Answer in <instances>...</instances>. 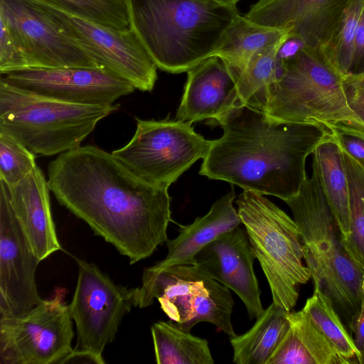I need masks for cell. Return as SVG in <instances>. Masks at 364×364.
I'll use <instances>...</instances> for the list:
<instances>
[{"mask_svg": "<svg viewBox=\"0 0 364 364\" xmlns=\"http://www.w3.org/2000/svg\"><path fill=\"white\" fill-rule=\"evenodd\" d=\"M48 184L60 204L131 264L168 240V188L144 181L112 153L92 145L61 153L48 165Z\"/></svg>", "mask_w": 364, "mask_h": 364, "instance_id": "cell-1", "label": "cell"}, {"mask_svg": "<svg viewBox=\"0 0 364 364\" xmlns=\"http://www.w3.org/2000/svg\"><path fill=\"white\" fill-rule=\"evenodd\" d=\"M217 124L223 134L213 140L199 173L284 201L296 196L306 179L307 157L333 135L318 126L277 123L243 104Z\"/></svg>", "mask_w": 364, "mask_h": 364, "instance_id": "cell-2", "label": "cell"}, {"mask_svg": "<svg viewBox=\"0 0 364 364\" xmlns=\"http://www.w3.org/2000/svg\"><path fill=\"white\" fill-rule=\"evenodd\" d=\"M129 28L158 68L188 72L213 56L240 15L225 0H125Z\"/></svg>", "mask_w": 364, "mask_h": 364, "instance_id": "cell-3", "label": "cell"}, {"mask_svg": "<svg viewBox=\"0 0 364 364\" xmlns=\"http://www.w3.org/2000/svg\"><path fill=\"white\" fill-rule=\"evenodd\" d=\"M278 62L279 75L263 111L269 119L364 137V123L349 107L343 77L319 50L304 46Z\"/></svg>", "mask_w": 364, "mask_h": 364, "instance_id": "cell-4", "label": "cell"}, {"mask_svg": "<svg viewBox=\"0 0 364 364\" xmlns=\"http://www.w3.org/2000/svg\"><path fill=\"white\" fill-rule=\"evenodd\" d=\"M311 166V174L299 192L284 202L298 226L304 259L314 288L321 289L331 299L350 325L360 311L364 272L346 252L317 170Z\"/></svg>", "mask_w": 364, "mask_h": 364, "instance_id": "cell-5", "label": "cell"}, {"mask_svg": "<svg viewBox=\"0 0 364 364\" xmlns=\"http://www.w3.org/2000/svg\"><path fill=\"white\" fill-rule=\"evenodd\" d=\"M119 104H73L39 95L0 78V131L35 154L53 156L80 146Z\"/></svg>", "mask_w": 364, "mask_h": 364, "instance_id": "cell-6", "label": "cell"}, {"mask_svg": "<svg viewBox=\"0 0 364 364\" xmlns=\"http://www.w3.org/2000/svg\"><path fill=\"white\" fill-rule=\"evenodd\" d=\"M253 255L270 287L272 302L291 311L299 287L311 279L304 264V249L294 220L263 195L243 191L236 200Z\"/></svg>", "mask_w": 364, "mask_h": 364, "instance_id": "cell-7", "label": "cell"}, {"mask_svg": "<svg viewBox=\"0 0 364 364\" xmlns=\"http://www.w3.org/2000/svg\"><path fill=\"white\" fill-rule=\"evenodd\" d=\"M157 299L171 323L191 332L200 322L215 325L230 337L236 336L231 321L234 300L230 289L197 265L144 269L135 288L134 306L148 307Z\"/></svg>", "mask_w": 364, "mask_h": 364, "instance_id": "cell-8", "label": "cell"}, {"mask_svg": "<svg viewBox=\"0 0 364 364\" xmlns=\"http://www.w3.org/2000/svg\"><path fill=\"white\" fill-rule=\"evenodd\" d=\"M136 120L133 137L112 154L154 186L168 188L195 162L205 157L213 143L196 133L189 122L168 117Z\"/></svg>", "mask_w": 364, "mask_h": 364, "instance_id": "cell-9", "label": "cell"}, {"mask_svg": "<svg viewBox=\"0 0 364 364\" xmlns=\"http://www.w3.org/2000/svg\"><path fill=\"white\" fill-rule=\"evenodd\" d=\"M72 320L62 291L24 314L0 318V363L60 364L73 350Z\"/></svg>", "mask_w": 364, "mask_h": 364, "instance_id": "cell-10", "label": "cell"}, {"mask_svg": "<svg viewBox=\"0 0 364 364\" xmlns=\"http://www.w3.org/2000/svg\"><path fill=\"white\" fill-rule=\"evenodd\" d=\"M29 1L45 10L65 33L97 63L129 82L135 89L150 92L157 79V66L136 35L70 14L47 3Z\"/></svg>", "mask_w": 364, "mask_h": 364, "instance_id": "cell-11", "label": "cell"}, {"mask_svg": "<svg viewBox=\"0 0 364 364\" xmlns=\"http://www.w3.org/2000/svg\"><path fill=\"white\" fill-rule=\"evenodd\" d=\"M77 284L68 305L77 330L73 349L102 356L134 306L135 288L116 284L92 263L77 259Z\"/></svg>", "mask_w": 364, "mask_h": 364, "instance_id": "cell-12", "label": "cell"}, {"mask_svg": "<svg viewBox=\"0 0 364 364\" xmlns=\"http://www.w3.org/2000/svg\"><path fill=\"white\" fill-rule=\"evenodd\" d=\"M0 18L28 68H103L76 45L45 10L27 0H0Z\"/></svg>", "mask_w": 364, "mask_h": 364, "instance_id": "cell-13", "label": "cell"}, {"mask_svg": "<svg viewBox=\"0 0 364 364\" xmlns=\"http://www.w3.org/2000/svg\"><path fill=\"white\" fill-rule=\"evenodd\" d=\"M8 84L60 101L109 105L135 90L127 80L105 68H26L1 75Z\"/></svg>", "mask_w": 364, "mask_h": 364, "instance_id": "cell-14", "label": "cell"}, {"mask_svg": "<svg viewBox=\"0 0 364 364\" xmlns=\"http://www.w3.org/2000/svg\"><path fill=\"white\" fill-rule=\"evenodd\" d=\"M40 262L0 181V318L24 314L43 301L35 279Z\"/></svg>", "mask_w": 364, "mask_h": 364, "instance_id": "cell-15", "label": "cell"}, {"mask_svg": "<svg viewBox=\"0 0 364 364\" xmlns=\"http://www.w3.org/2000/svg\"><path fill=\"white\" fill-rule=\"evenodd\" d=\"M255 258L246 230L240 226L219 235L195 256L196 265L240 297L250 320L264 310L254 272Z\"/></svg>", "mask_w": 364, "mask_h": 364, "instance_id": "cell-16", "label": "cell"}, {"mask_svg": "<svg viewBox=\"0 0 364 364\" xmlns=\"http://www.w3.org/2000/svg\"><path fill=\"white\" fill-rule=\"evenodd\" d=\"M350 0H267L253 4L245 18L278 29L306 46L321 50L334 32Z\"/></svg>", "mask_w": 364, "mask_h": 364, "instance_id": "cell-17", "label": "cell"}, {"mask_svg": "<svg viewBox=\"0 0 364 364\" xmlns=\"http://www.w3.org/2000/svg\"><path fill=\"white\" fill-rule=\"evenodd\" d=\"M176 119L194 122L221 120L242 105L237 85L228 65L210 56L190 69Z\"/></svg>", "mask_w": 364, "mask_h": 364, "instance_id": "cell-18", "label": "cell"}, {"mask_svg": "<svg viewBox=\"0 0 364 364\" xmlns=\"http://www.w3.org/2000/svg\"><path fill=\"white\" fill-rule=\"evenodd\" d=\"M6 187L14 214L37 258L42 261L60 250L48 180L42 170L36 166L19 182Z\"/></svg>", "mask_w": 364, "mask_h": 364, "instance_id": "cell-19", "label": "cell"}, {"mask_svg": "<svg viewBox=\"0 0 364 364\" xmlns=\"http://www.w3.org/2000/svg\"><path fill=\"white\" fill-rule=\"evenodd\" d=\"M235 197L232 188L212 205L207 214L196 218L191 224L180 225L178 236L166 242V257L148 269L159 271L176 265H195V256L204 246L241 224L237 210L232 205Z\"/></svg>", "mask_w": 364, "mask_h": 364, "instance_id": "cell-20", "label": "cell"}, {"mask_svg": "<svg viewBox=\"0 0 364 364\" xmlns=\"http://www.w3.org/2000/svg\"><path fill=\"white\" fill-rule=\"evenodd\" d=\"M287 315L289 329L267 364H346L303 309Z\"/></svg>", "mask_w": 364, "mask_h": 364, "instance_id": "cell-21", "label": "cell"}, {"mask_svg": "<svg viewBox=\"0 0 364 364\" xmlns=\"http://www.w3.org/2000/svg\"><path fill=\"white\" fill-rule=\"evenodd\" d=\"M321 188L340 231L341 241L350 235V196L343 151L333 134L313 153Z\"/></svg>", "mask_w": 364, "mask_h": 364, "instance_id": "cell-22", "label": "cell"}, {"mask_svg": "<svg viewBox=\"0 0 364 364\" xmlns=\"http://www.w3.org/2000/svg\"><path fill=\"white\" fill-rule=\"evenodd\" d=\"M287 311L273 302L256 318L252 327L230 337L232 362L236 364H267L289 329Z\"/></svg>", "mask_w": 364, "mask_h": 364, "instance_id": "cell-23", "label": "cell"}, {"mask_svg": "<svg viewBox=\"0 0 364 364\" xmlns=\"http://www.w3.org/2000/svg\"><path fill=\"white\" fill-rule=\"evenodd\" d=\"M289 31L274 43L257 50L238 72H231L242 104L264 111L270 89L279 75L278 50Z\"/></svg>", "mask_w": 364, "mask_h": 364, "instance_id": "cell-24", "label": "cell"}, {"mask_svg": "<svg viewBox=\"0 0 364 364\" xmlns=\"http://www.w3.org/2000/svg\"><path fill=\"white\" fill-rule=\"evenodd\" d=\"M289 31L256 23L239 15L228 28L213 56L220 58L231 72L241 70L259 49L274 43Z\"/></svg>", "mask_w": 364, "mask_h": 364, "instance_id": "cell-25", "label": "cell"}, {"mask_svg": "<svg viewBox=\"0 0 364 364\" xmlns=\"http://www.w3.org/2000/svg\"><path fill=\"white\" fill-rule=\"evenodd\" d=\"M158 364H213L208 342L173 325L168 320L151 328Z\"/></svg>", "mask_w": 364, "mask_h": 364, "instance_id": "cell-26", "label": "cell"}, {"mask_svg": "<svg viewBox=\"0 0 364 364\" xmlns=\"http://www.w3.org/2000/svg\"><path fill=\"white\" fill-rule=\"evenodd\" d=\"M303 310L346 364L362 363V355L343 324L331 299L314 288Z\"/></svg>", "mask_w": 364, "mask_h": 364, "instance_id": "cell-27", "label": "cell"}, {"mask_svg": "<svg viewBox=\"0 0 364 364\" xmlns=\"http://www.w3.org/2000/svg\"><path fill=\"white\" fill-rule=\"evenodd\" d=\"M343 155L349 187L350 232L341 243L350 260L364 272V170L343 151Z\"/></svg>", "mask_w": 364, "mask_h": 364, "instance_id": "cell-28", "label": "cell"}, {"mask_svg": "<svg viewBox=\"0 0 364 364\" xmlns=\"http://www.w3.org/2000/svg\"><path fill=\"white\" fill-rule=\"evenodd\" d=\"M364 0H350L334 32L320 50L328 64L343 77L348 75Z\"/></svg>", "mask_w": 364, "mask_h": 364, "instance_id": "cell-29", "label": "cell"}, {"mask_svg": "<svg viewBox=\"0 0 364 364\" xmlns=\"http://www.w3.org/2000/svg\"><path fill=\"white\" fill-rule=\"evenodd\" d=\"M102 25L129 28L125 0H33Z\"/></svg>", "mask_w": 364, "mask_h": 364, "instance_id": "cell-30", "label": "cell"}, {"mask_svg": "<svg viewBox=\"0 0 364 364\" xmlns=\"http://www.w3.org/2000/svg\"><path fill=\"white\" fill-rule=\"evenodd\" d=\"M36 166L33 152L11 134L0 131V181L8 186L15 184Z\"/></svg>", "mask_w": 364, "mask_h": 364, "instance_id": "cell-31", "label": "cell"}, {"mask_svg": "<svg viewBox=\"0 0 364 364\" xmlns=\"http://www.w3.org/2000/svg\"><path fill=\"white\" fill-rule=\"evenodd\" d=\"M0 73L28 68L25 56L7 24L0 18Z\"/></svg>", "mask_w": 364, "mask_h": 364, "instance_id": "cell-32", "label": "cell"}, {"mask_svg": "<svg viewBox=\"0 0 364 364\" xmlns=\"http://www.w3.org/2000/svg\"><path fill=\"white\" fill-rule=\"evenodd\" d=\"M343 87L349 107L364 123V74L343 77Z\"/></svg>", "mask_w": 364, "mask_h": 364, "instance_id": "cell-33", "label": "cell"}, {"mask_svg": "<svg viewBox=\"0 0 364 364\" xmlns=\"http://www.w3.org/2000/svg\"><path fill=\"white\" fill-rule=\"evenodd\" d=\"M333 136L341 149L364 170V137L341 133H336Z\"/></svg>", "mask_w": 364, "mask_h": 364, "instance_id": "cell-34", "label": "cell"}, {"mask_svg": "<svg viewBox=\"0 0 364 364\" xmlns=\"http://www.w3.org/2000/svg\"><path fill=\"white\" fill-rule=\"evenodd\" d=\"M362 74H364V9L357 28L352 61L348 76Z\"/></svg>", "mask_w": 364, "mask_h": 364, "instance_id": "cell-35", "label": "cell"}, {"mask_svg": "<svg viewBox=\"0 0 364 364\" xmlns=\"http://www.w3.org/2000/svg\"><path fill=\"white\" fill-rule=\"evenodd\" d=\"M350 326L354 333V343L360 353L364 350V296H361V304L358 314ZM362 355V354H361Z\"/></svg>", "mask_w": 364, "mask_h": 364, "instance_id": "cell-36", "label": "cell"}, {"mask_svg": "<svg viewBox=\"0 0 364 364\" xmlns=\"http://www.w3.org/2000/svg\"><path fill=\"white\" fill-rule=\"evenodd\" d=\"M304 46H306L304 43L298 38L289 36L278 50V61H284L293 58Z\"/></svg>", "mask_w": 364, "mask_h": 364, "instance_id": "cell-37", "label": "cell"}, {"mask_svg": "<svg viewBox=\"0 0 364 364\" xmlns=\"http://www.w3.org/2000/svg\"><path fill=\"white\" fill-rule=\"evenodd\" d=\"M79 363L104 364L105 362L102 356H99L87 351H77L73 349V352L64 358L60 364Z\"/></svg>", "mask_w": 364, "mask_h": 364, "instance_id": "cell-38", "label": "cell"}, {"mask_svg": "<svg viewBox=\"0 0 364 364\" xmlns=\"http://www.w3.org/2000/svg\"><path fill=\"white\" fill-rule=\"evenodd\" d=\"M360 288H361V293H362V295L364 296V273L363 274V278H362V282H361V286H360Z\"/></svg>", "mask_w": 364, "mask_h": 364, "instance_id": "cell-39", "label": "cell"}, {"mask_svg": "<svg viewBox=\"0 0 364 364\" xmlns=\"http://www.w3.org/2000/svg\"><path fill=\"white\" fill-rule=\"evenodd\" d=\"M225 1H229V2H232V3H234V4H236L240 1V0H225Z\"/></svg>", "mask_w": 364, "mask_h": 364, "instance_id": "cell-40", "label": "cell"}, {"mask_svg": "<svg viewBox=\"0 0 364 364\" xmlns=\"http://www.w3.org/2000/svg\"><path fill=\"white\" fill-rule=\"evenodd\" d=\"M361 354H362V363L361 364H364V350Z\"/></svg>", "mask_w": 364, "mask_h": 364, "instance_id": "cell-41", "label": "cell"}, {"mask_svg": "<svg viewBox=\"0 0 364 364\" xmlns=\"http://www.w3.org/2000/svg\"><path fill=\"white\" fill-rule=\"evenodd\" d=\"M259 1H267V0H259Z\"/></svg>", "mask_w": 364, "mask_h": 364, "instance_id": "cell-42", "label": "cell"}]
</instances>
